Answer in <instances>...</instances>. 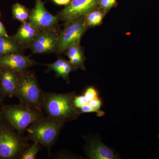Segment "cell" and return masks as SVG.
Segmentation results:
<instances>
[{"instance_id":"obj_1","label":"cell","mask_w":159,"mask_h":159,"mask_svg":"<svg viewBox=\"0 0 159 159\" xmlns=\"http://www.w3.org/2000/svg\"><path fill=\"white\" fill-rule=\"evenodd\" d=\"M74 94H46L43 105L46 113L52 120L61 123L77 119L80 111L74 105Z\"/></svg>"},{"instance_id":"obj_2","label":"cell","mask_w":159,"mask_h":159,"mask_svg":"<svg viewBox=\"0 0 159 159\" xmlns=\"http://www.w3.org/2000/svg\"><path fill=\"white\" fill-rule=\"evenodd\" d=\"M61 125V123L52 119L37 120L29 128V135L35 142L49 147L57 138Z\"/></svg>"},{"instance_id":"obj_3","label":"cell","mask_w":159,"mask_h":159,"mask_svg":"<svg viewBox=\"0 0 159 159\" xmlns=\"http://www.w3.org/2000/svg\"><path fill=\"white\" fill-rule=\"evenodd\" d=\"M69 24L58 37V48L60 52L71 46L78 44L83 34L87 28L85 16H81L68 22Z\"/></svg>"},{"instance_id":"obj_4","label":"cell","mask_w":159,"mask_h":159,"mask_svg":"<svg viewBox=\"0 0 159 159\" xmlns=\"http://www.w3.org/2000/svg\"><path fill=\"white\" fill-rule=\"evenodd\" d=\"M16 94L27 105L39 107L42 99L40 90L32 75H24L18 78Z\"/></svg>"},{"instance_id":"obj_5","label":"cell","mask_w":159,"mask_h":159,"mask_svg":"<svg viewBox=\"0 0 159 159\" xmlns=\"http://www.w3.org/2000/svg\"><path fill=\"white\" fill-rule=\"evenodd\" d=\"M5 116L10 124L19 131L24 130L37 121L38 114L23 106H11L5 111Z\"/></svg>"},{"instance_id":"obj_6","label":"cell","mask_w":159,"mask_h":159,"mask_svg":"<svg viewBox=\"0 0 159 159\" xmlns=\"http://www.w3.org/2000/svg\"><path fill=\"white\" fill-rule=\"evenodd\" d=\"M57 17L46 9L41 0H35V5L29 14V22L40 31L49 30L56 25Z\"/></svg>"},{"instance_id":"obj_7","label":"cell","mask_w":159,"mask_h":159,"mask_svg":"<svg viewBox=\"0 0 159 159\" xmlns=\"http://www.w3.org/2000/svg\"><path fill=\"white\" fill-rule=\"evenodd\" d=\"M99 0H72L59 13L60 18L69 22L72 20L85 16L94 9Z\"/></svg>"},{"instance_id":"obj_8","label":"cell","mask_w":159,"mask_h":159,"mask_svg":"<svg viewBox=\"0 0 159 159\" xmlns=\"http://www.w3.org/2000/svg\"><path fill=\"white\" fill-rule=\"evenodd\" d=\"M57 33L51 30L40 31L30 44L31 50L35 54H41L54 51L58 47Z\"/></svg>"},{"instance_id":"obj_9","label":"cell","mask_w":159,"mask_h":159,"mask_svg":"<svg viewBox=\"0 0 159 159\" xmlns=\"http://www.w3.org/2000/svg\"><path fill=\"white\" fill-rule=\"evenodd\" d=\"M20 148L19 141L14 134L6 129H0V158L14 157Z\"/></svg>"},{"instance_id":"obj_10","label":"cell","mask_w":159,"mask_h":159,"mask_svg":"<svg viewBox=\"0 0 159 159\" xmlns=\"http://www.w3.org/2000/svg\"><path fill=\"white\" fill-rule=\"evenodd\" d=\"M87 154L89 158L93 159H115L118 158L116 154L103 144L99 139H90L87 147Z\"/></svg>"},{"instance_id":"obj_11","label":"cell","mask_w":159,"mask_h":159,"mask_svg":"<svg viewBox=\"0 0 159 159\" xmlns=\"http://www.w3.org/2000/svg\"><path fill=\"white\" fill-rule=\"evenodd\" d=\"M29 57L16 53L0 57V66L16 72L24 70L33 65Z\"/></svg>"},{"instance_id":"obj_12","label":"cell","mask_w":159,"mask_h":159,"mask_svg":"<svg viewBox=\"0 0 159 159\" xmlns=\"http://www.w3.org/2000/svg\"><path fill=\"white\" fill-rule=\"evenodd\" d=\"M39 31L30 22L26 21L23 23L14 38L19 44L29 43L34 39Z\"/></svg>"},{"instance_id":"obj_13","label":"cell","mask_w":159,"mask_h":159,"mask_svg":"<svg viewBox=\"0 0 159 159\" xmlns=\"http://www.w3.org/2000/svg\"><path fill=\"white\" fill-rule=\"evenodd\" d=\"M1 86L4 93L8 95L16 93L18 78L13 71L6 70L1 75Z\"/></svg>"},{"instance_id":"obj_14","label":"cell","mask_w":159,"mask_h":159,"mask_svg":"<svg viewBox=\"0 0 159 159\" xmlns=\"http://www.w3.org/2000/svg\"><path fill=\"white\" fill-rule=\"evenodd\" d=\"M19 51V43L14 38L0 36V57Z\"/></svg>"},{"instance_id":"obj_15","label":"cell","mask_w":159,"mask_h":159,"mask_svg":"<svg viewBox=\"0 0 159 159\" xmlns=\"http://www.w3.org/2000/svg\"><path fill=\"white\" fill-rule=\"evenodd\" d=\"M105 14V11L102 9H92L85 16L87 25L93 27L99 25L102 23Z\"/></svg>"},{"instance_id":"obj_16","label":"cell","mask_w":159,"mask_h":159,"mask_svg":"<svg viewBox=\"0 0 159 159\" xmlns=\"http://www.w3.org/2000/svg\"><path fill=\"white\" fill-rule=\"evenodd\" d=\"M12 14L16 19L24 23L29 19V14L25 6L16 3L12 6Z\"/></svg>"},{"instance_id":"obj_17","label":"cell","mask_w":159,"mask_h":159,"mask_svg":"<svg viewBox=\"0 0 159 159\" xmlns=\"http://www.w3.org/2000/svg\"><path fill=\"white\" fill-rule=\"evenodd\" d=\"M35 142L27 151L23 154L21 159H34L36 158V156L39 150V146Z\"/></svg>"},{"instance_id":"obj_18","label":"cell","mask_w":159,"mask_h":159,"mask_svg":"<svg viewBox=\"0 0 159 159\" xmlns=\"http://www.w3.org/2000/svg\"><path fill=\"white\" fill-rule=\"evenodd\" d=\"M75 69V67L73 66V65L70 62V61H69L67 64L64 66L62 67L60 69L57 70L55 72H56L57 75L60 77H61L63 78L66 79L68 77L69 74L72 71L74 70Z\"/></svg>"},{"instance_id":"obj_19","label":"cell","mask_w":159,"mask_h":159,"mask_svg":"<svg viewBox=\"0 0 159 159\" xmlns=\"http://www.w3.org/2000/svg\"><path fill=\"white\" fill-rule=\"evenodd\" d=\"M83 95L85 97L88 102L93 99L99 98L98 91L93 86L87 88Z\"/></svg>"},{"instance_id":"obj_20","label":"cell","mask_w":159,"mask_h":159,"mask_svg":"<svg viewBox=\"0 0 159 159\" xmlns=\"http://www.w3.org/2000/svg\"><path fill=\"white\" fill-rule=\"evenodd\" d=\"M80 109V113H96L97 116L99 117H102L104 116L105 112L103 111H98L95 109L93 107L90 106L88 104L83 106Z\"/></svg>"},{"instance_id":"obj_21","label":"cell","mask_w":159,"mask_h":159,"mask_svg":"<svg viewBox=\"0 0 159 159\" xmlns=\"http://www.w3.org/2000/svg\"><path fill=\"white\" fill-rule=\"evenodd\" d=\"M69 61L65 60L59 58L55 62L51 64L47 65V66L49 68L52 70L54 71L55 72L59 70L61 68L66 65L68 63Z\"/></svg>"},{"instance_id":"obj_22","label":"cell","mask_w":159,"mask_h":159,"mask_svg":"<svg viewBox=\"0 0 159 159\" xmlns=\"http://www.w3.org/2000/svg\"><path fill=\"white\" fill-rule=\"evenodd\" d=\"M116 0H99V4L103 11L106 12L115 5Z\"/></svg>"},{"instance_id":"obj_23","label":"cell","mask_w":159,"mask_h":159,"mask_svg":"<svg viewBox=\"0 0 159 159\" xmlns=\"http://www.w3.org/2000/svg\"><path fill=\"white\" fill-rule=\"evenodd\" d=\"M73 102L75 107L79 109L88 103L83 95L74 97Z\"/></svg>"},{"instance_id":"obj_24","label":"cell","mask_w":159,"mask_h":159,"mask_svg":"<svg viewBox=\"0 0 159 159\" xmlns=\"http://www.w3.org/2000/svg\"><path fill=\"white\" fill-rule=\"evenodd\" d=\"M88 104L97 111H101L100 108L102 106V99L100 98L93 99L89 102Z\"/></svg>"},{"instance_id":"obj_25","label":"cell","mask_w":159,"mask_h":159,"mask_svg":"<svg viewBox=\"0 0 159 159\" xmlns=\"http://www.w3.org/2000/svg\"><path fill=\"white\" fill-rule=\"evenodd\" d=\"M0 36L9 37L8 33L2 23L0 21Z\"/></svg>"},{"instance_id":"obj_26","label":"cell","mask_w":159,"mask_h":159,"mask_svg":"<svg viewBox=\"0 0 159 159\" xmlns=\"http://www.w3.org/2000/svg\"><path fill=\"white\" fill-rule=\"evenodd\" d=\"M58 5H67L70 2L71 0H53Z\"/></svg>"}]
</instances>
